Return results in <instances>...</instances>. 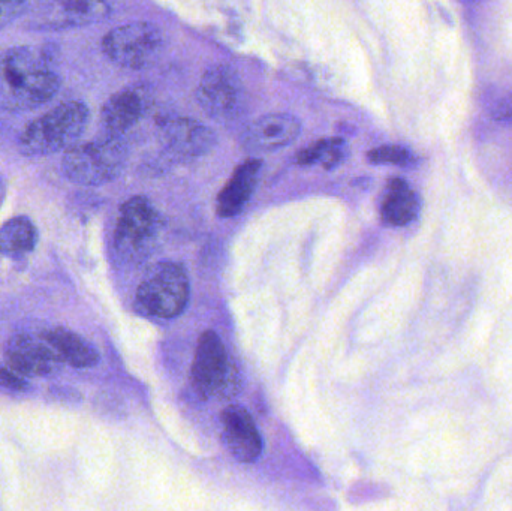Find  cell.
Returning <instances> with one entry per match:
<instances>
[{
    "label": "cell",
    "mask_w": 512,
    "mask_h": 511,
    "mask_svg": "<svg viewBox=\"0 0 512 511\" xmlns=\"http://www.w3.org/2000/svg\"><path fill=\"white\" fill-rule=\"evenodd\" d=\"M60 75L45 48L14 47L0 56V108L23 113L53 99Z\"/></svg>",
    "instance_id": "6da1fadb"
},
{
    "label": "cell",
    "mask_w": 512,
    "mask_h": 511,
    "mask_svg": "<svg viewBox=\"0 0 512 511\" xmlns=\"http://www.w3.org/2000/svg\"><path fill=\"white\" fill-rule=\"evenodd\" d=\"M89 122L90 111L86 104L63 102L26 126L20 140L21 152L45 156L69 150L84 134Z\"/></svg>",
    "instance_id": "7a4b0ae2"
},
{
    "label": "cell",
    "mask_w": 512,
    "mask_h": 511,
    "mask_svg": "<svg viewBox=\"0 0 512 511\" xmlns=\"http://www.w3.org/2000/svg\"><path fill=\"white\" fill-rule=\"evenodd\" d=\"M128 159L125 143L117 137L75 144L62 159L63 174L83 186H99L116 179Z\"/></svg>",
    "instance_id": "3957f363"
},
{
    "label": "cell",
    "mask_w": 512,
    "mask_h": 511,
    "mask_svg": "<svg viewBox=\"0 0 512 511\" xmlns=\"http://www.w3.org/2000/svg\"><path fill=\"white\" fill-rule=\"evenodd\" d=\"M161 215L146 197H132L120 207L114 251L122 263L141 264L153 254L161 233Z\"/></svg>",
    "instance_id": "277c9868"
},
{
    "label": "cell",
    "mask_w": 512,
    "mask_h": 511,
    "mask_svg": "<svg viewBox=\"0 0 512 511\" xmlns=\"http://www.w3.org/2000/svg\"><path fill=\"white\" fill-rule=\"evenodd\" d=\"M191 285L180 264H155L138 285L137 303L146 314L158 318H174L185 311Z\"/></svg>",
    "instance_id": "5b68a950"
},
{
    "label": "cell",
    "mask_w": 512,
    "mask_h": 511,
    "mask_svg": "<svg viewBox=\"0 0 512 511\" xmlns=\"http://www.w3.org/2000/svg\"><path fill=\"white\" fill-rule=\"evenodd\" d=\"M165 47L164 32L147 21L114 27L102 41L104 53L117 65L128 69L152 66Z\"/></svg>",
    "instance_id": "8992f818"
},
{
    "label": "cell",
    "mask_w": 512,
    "mask_h": 511,
    "mask_svg": "<svg viewBox=\"0 0 512 511\" xmlns=\"http://www.w3.org/2000/svg\"><path fill=\"white\" fill-rule=\"evenodd\" d=\"M197 99L207 116L218 122H233L245 113V84L230 66L216 65L201 78Z\"/></svg>",
    "instance_id": "52a82bcc"
},
{
    "label": "cell",
    "mask_w": 512,
    "mask_h": 511,
    "mask_svg": "<svg viewBox=\"0 0 512 511\" xmlns=\"http://www.w3.org/2000/svg\"><path fill=\"white\" fill-rule=\"evenodd\" d=\"M191 375L192 386L203 399L218 396L233 377L227 348L213 330H207L198 339Z\"/></svg>",
    "instance_id": "ba28073f"
},
{
    "label": "cell",
    "mask_w": 512,
    "mask_h": 511,
    "mask_svg": "<svg viewBox=\"0 0 512 511\" xmlns=\"http://www.w3.org/2000/svg\"><path fill=\"white\" fill-rule=\"evenodd\" d=\"M152 104L153 96L147 87H125L114 93L102 107V128L110 137L120 138L149 113Z\"/></svg>",
    "instance_id": "9c48e42d"
},
{
    "label": "cell",
    "mask_w": 512,
    "mask_h": 511,
    "mask_svg": "<svg viewBox=\"0 0 512 511\" xmlns=\"http://www.w3.org/2000/svg\"><path fill=\"white\" fill-rule=\"evenodd\" d=\"M300 131V120L292 114H267L246 126L242 146L252 153L273 152L295 141Z\"/></svg>",
    "instance_id": "30bf717a"
},
{
    "label": "cell",
    "mask_w": 512,
    "mask_h": 511,
    "mask_svg": "<svg viewBox=\"0 0 512 511\" xmlns=\"http://www.w3.org/2000/svg\"><path fill=\"white\" fill-rule=\"evenodd\" d=\"M222 438L231 455L242 462L252 464L262 453V438L248 410L230 405L221 414Z\"/></svg>",
    "instance_id": "8fae6325"
},
{
    "label": "cell",
    "mask_w": 512,
    "mask_h": 511,
    "mask_svg": "<svg viewBox=\"0 0 512 511\" xmlns=\"http://www.w3.org/2000/svg\"><path fill=\"white\" fill-rule=\"evenodd\" d=\"M108 14H110V6L107 3L65 0V2L44 3L41 9L35 12L32 23L35 29L60 30L96 23L104 20Z\"/></svg>",
    "instance_id": "7c38bea8"
},
{
    "label": "cell",
    "mask_w": 512,
    "mask_h": 511,
    "mask_svg": "<svg viewBox=\"0 0 512 511\" xmlns=\"http://www.w3.org/2000/svg\"><path fill=\"white\" fill-rule=\"evenodd\" d=\"M6 366L20 377H42L50 374L60 362L57 354L44 341L29 335L9 339L5 347Z\"/></svg>",
    "instance_id": "4fadbf2b"
},
{
    "label": "cell",
    "mask_w": 512,
    "mask_h": 511,
    "mask_svg": "<svg viewBox=\"0 0 512 511\" xmlns=\"http://www.w3.org/2000/svg\"><path fill=\"white\" fill-rule=\"evenodd\" d=\"M161 141L171 155L197 158L209 152L216 138L212 129L194 119H170L161 126Z\"/></svg>",
    "instance_id": "5bb4252c"
},
{
    "label": "cell",
    "mask_w": 512,
    "mask_h": 511,
    "mask_svg": "<svg viewBox=\"0 0 512 511\" xmlns=\"http://www.w3.org/2000/svg\"><path fill=\"white\" fill-rule=\"evenodd\" d=\"M261 168L262 161L256 158L249 159L237 167L218 195V215L221 218H234L242 212L254 194Z\"/></svg>",
    "instance_id": "9a60e30c"
},
{
    "label": "cell",
    "mask_w": 512,
    "mask_h": 511,
    "mask_svg": "<svg viewBox=\"0 0 512 511\" xmlns=\"http://www.w3.org/2000/svg\"><path fill=\"white\" fill-rule=\"evenodd\" d=\"M42 341L57 354L60 362L78 369L93 368L99 363V353L87 339L65 327H54L42 333Z\"/></svg>",
    "instance_id": "2e32d148"
},
{
    "label": "cell",
    "mask_w": 512,
    "mask_h": 511,
    "mask_svg": "<svg viewBox=\"0 0 512 511\" xmlns=\"http://www.w3.org/2000/svg\"><path fill=\"white\" fill-rule=\"evenodd\" d=\"M420 213V200L408 182L394 177L385 186L381 203V216L385 224L391 227H403L411 224Z\"/></svg>",
    "instance_id": "e0dca14e"
},
{
    "label": "cell",
    "mask_w": 512,
    "mask_h": 511,
    "mask_svg": "<svg viewBox=\"0 0 512 511\" xmlns=\"http://www.w3.org/2000/svg\"><path fill=\"white\" fill-rule=\"evenodd\" d=\"M38 228L26 216H17L0 227V255L21 258L35 251Z\"/></svg>",
    "instance_id": "ac0fdd59"
},
{
    "label": "cell",
    "mask_w": 512,
    "mask_h": 511,
    "mask_svg": "<svg viewBox=\"0 0 512 511\" xmlns=\"http://www.w3.org/2000/svg\"><path fill=\"white\" fill-rule=\"evenodd\" d=\"M345 155V141L342 138H324L298 152L297 162L300 165L319 164L325 170H331L345 159Z\"/></svg>",
    "instance_id": "d6986e66"
},
{
    "label": "cell",
    "mask_w": 512,
    "mask_h": 511,
    "mask_svg": "<svg viewBox=\"0 0 512 511\" xmlns=\"http://www.w3.org/2000/svg\"><path fill=\"white\" fill-rule=\"evenodd\" d=\"M367 161L375 165H409L414 161V155L406 147L385 144L370 150Z\"/></svg>",
    "instance_id": "ffe728a7"
},
{
    "label": "cell",
    "mask_w": 512,
    "mask_h": 511,
    "mask_svg": "<svg viewBox=\"0 0 512 511\" xmlns=\"http://www.w3.org/2000/svg\"><path fill=\"white\" fill-rule=\"evenodd\" d=\"M27 8H29V3L0 2V29L21 17L27 11Z\"/></svg>",
    "instance_id": "44dd1931"
},
{
    "label": "cell",
    "mask_w": 512,
    "mask_h": 511,
    "mask_svg": "<svg viewBox=\"0 0 512 511\" xmlns=\"http://www.w3.org/2000/svg\"><path fill=\"white\" fill-rule=\"evenodd\" d=\"M0 387L8 390H24L27 387V381L6 366L0 365Z\"/></svg>",
    "instance_id": "7402d4cb"
},
{
    "label": "cell",
    "mask_w": 512,
    "mask_h": 511,
    "mask_svg": "<svg viewBox=\"0 0 512 511\" xmlns=\"http://www.w3.org/2000/svg\"><path fill=\"white\" fill-rule=\"evenodd\" d=\"M5 182H3L2 174H0V207H2L3 200H5Z\"/></svg>",
    "instance_id": "603a6c76"
}]
</instances>
